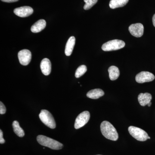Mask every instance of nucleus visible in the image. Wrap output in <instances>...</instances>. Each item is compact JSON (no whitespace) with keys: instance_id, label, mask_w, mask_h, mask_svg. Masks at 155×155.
<instances>
[{"instance_id":"f257e3e1","label":"nucleus","mask_w":155,"mask_h":155,"mask_svg":"<svg viewBox=\"0 0 155 155\" xmlns=\"http://www.w3.org/2000/svg\"><path fill=\"white\" fill-rule=\"evenodd\" d=\"M101 130L103 135L108 139L116 141L119 138L117 130L110 122L105 121L102 122Z\"/></svg>"},{"instance_id":"f03ea898","label":"nucleus","mask_w":155,"mask_h":155,"mask_svg":"<svg viewBox=\"0 0 155 155\" xmlns=\"http://www.w3.org/2000/svg\"><path fill=\"white\" fill-rule=\"evenodd\" d=\"M37 140L41 145L48 147L53 150H61L64 146L63 144L59 142L44 135L38 136Z\"/></svg>"},{"instance_id":"7ed1b4c3","label":"nucleus","mask_w":155,"mask_h":155,"mask_svg":"<svg viewBox=\"0 0 155 155\" xmlns=\"http://www.w3.org/2000/svg\"><path fill=\"white\" fill-rule=\"evenodd\" d=\"M39 116L41 122L48 127L51 129L55 128V121L52 114L48 111L45 110H41Z\"/></svg>"},{"instance_id":"20e7f679","label":"nucleus","mask_w":155,"mask_h":155,"mask_svg":"<svg viewBox=\"0 0 155 155\" xmlns=\"http://www.w3.org/2000/svg\"><path fill=\"white\" fill-rule=\"evenodd\" d=\"M125 42L120 40L115 39L108 41L102 46V49L105 51H116L125 46Z\"/></svg>"},{"instance_id":"39448f33","label":"nucleus","mask_w":155,"mask_h":155,"mask_svg":"<svg viewBox=\"0 0 155 155\" xmlns=\"http://www.w3.org/2000/svg\"><path fill=\"white\" fill-rule=\"evenodd\" d=\"M128 131L130 135L140 141H144L148 139L149 136L144 130L139 127L130 126L128 127Z\"/></svg>"},{"instance_id":"423d86ee","label":"nucleus","mask_w":155,"mask_h":155,"mask_svg":"<svg viewBox=\"0 0 155 155\" xmlns=\"http://www.w3.org/2000/svg\"><path fill=\"white\" fill-rule=\"evenodd\" d=\"M90 118V114L88 111H86L81 113L75 119L74 127L78 129L83 127L88 122Z\"/></svg>"},{"instance_id":"0eeeda50","label":"nucleus","mask_w":155,"mask_h":155,"mask_svg":"<svg viewBox=\"0 0 155 155\" xmlns=\"http://www.w3.org/2000/svg\"><path fill=\"white\" fill-rule=\"evenodd\" d=\"M18 57L20 64L23 66H27L31 61V52L28 50H22L18 53Z\"/></svg>"},{"instance_id":"6e6552de","label":"nucleus","mask_w":155,"mask_h":155,"mask_svg":"<svg viewBox=\"0 0 155 155\" xmlns=\"http://www.w3.org/2000/svg\"><path fill=\"white\" fill-rule=\"evenodd\" d=\"M155 76L153 73L149 72L143 71L137 75L135 77L136 81L139 83L153 81L155 79Z\"/></svg>"},{"instance_id":"1a4fd4ad","label":"nucleus","mask_w":155,"mask_h":155,"mask_svg":"<svg viewBox=\"0 0 155 155\" xmlns=\"http://www.w3.org/2000/svg\"><path fill=\"white\" fill-rule=\"evenodd\" d=\"M129 31L133 36L135 37H140L143 35L144 27L141 23L133 24L129 27Z\"/></svg>"},{"instance_id":"9d476101","label":"nucleus","mask_w":155,"mask_h":155,"mask_svg":"<svg viewBox=\"0 0 155 155\" xmlns=\"http://www.w3.org/2000/svg\"><path fill=\"white\" fill-rule=\"evenodd\" d=\"M33 9L29 6H23L14 9L15 14L20 17H26L30 16L33 13Z\"/></svg>"},{"instance_id":"9b49d317","label":"nucleus","mask_w":155,"mask_h":155,"mask_svg":"<svg viewBox=\"0 0 155 155\" xmlns=\"http://www.w3.org/2000/svg\"><path fill=\"white\" fill-rule=\"evenodd\" d=\"M41 69L43 74L45 75H48L51 70V61L48 58H45L42 60L40 64Z\"/></svg>"},{"instance_id":"f8f14e48","label":"nucleus","mask_w":155,"mask_h":155,"mask_svg":"<svg viewBox=\"0 0 155 155\" xmlns=\"http://www.w3.org/2000/svg\"><path fill=\"white\" fill-rule=\"evenodd\" d=\"M46 22L44 19H41L35 22L31 28V30L33 33H38L45 28Z\"/></svg>"},{"instance_id":"ddd939ff","label":"nucleus","mask_w":155,"mask_h":155,"mask_svg":"<svg viewBox=\"0 0 155 155\" xmlns=\"http://www.w3.org/2000/svg\"><path fill=\"white\" fill-rule=\"evenodd\" d=\"M152 99L151 94L148 93H140L138 96L139 103L143 107L147 105L150 102Z\"/></svg>"},{"instance_id":"4468645a","label":"nucleus","mask_w":155,"mask_h":155,"mask_svg":"<svg viewBox=\"0 0 155 155\" xmlns=\"http://www.w3.org/2000/svg\"><path fill=\"white\" fill-rule=\"evenodd\" d=\"M75 37L71 36L69 38L66 44L65 48V54L67 56L71 55L75 46Z\"/></svg>"},{"instance_id":"2eb2a0df","label":"nucleus","mask_w":155,"mask_h":155,"mask_svg":"<svg viewBox=\"0 0 155 155\" xmlns=\"http://www.w3.org/2000/svg\"><path fill=\"white\" fill-rule=\"evenodd\" d=\"M104 95V92L101 89H95L91 90L87 94V96L93 99H97Z\"/></svg>"},{"instance_id":"dca6fc26","label":"nucleus","mask_w":155,"mask_h":155,"mask_svg":"<svg viewBox=\"0 0 155 155\" xmlns=\"http://www.w3.org/2000/svg\"><path fill=\"white\" fill-rule=\"evenodd\" d=\"M109 77L111 80H116L119 78L120 75V72L118 67L116 66H111L108 69Z\"/></svg>"},{"instance_id":"f3484780","label":"nucleus","mask_w":155,"mask_h":155,"mask_svg":"<svg viewBox=\"0 0 155 155\" xmlns=\"http://www.w3.org/2000/svg\"><path fill=\"white\" fill-rule=\"evenodd\" d=\"M128 1L129 0H111L109 5L111 9L121 8L125 6Z\"/></svg>"},{"instance_id":"a211bd4d","label":"nucleus","mask_w":155,"mask_h":155,"mask_svg":"<svg viewBox=\"0 0 155 155\" xmlns=\"http://www.w3.org/2000/svg\"><path fill=\"white\" fill-rule=\"evenodd\" d=\"M14 133L19 137H23L25 135L24 130L20 127L19 123L17 121H14L12 124Z\"/></svg>"},{"instance_id":"6ab92c4d","label":"nucleus","mask_w":155,"mask_h":155,"mask_svg":"<svg viewBox=\"0 0 155 155\" xmlns=\"http://www.w3.org/2000/svg\"><path fill=\"white\" fill-rule=\"evenodd\" d=\"M87 68L85 65H81L77 68L75 73V77L77 78L81 77L86 72Z\"/></svg>"},{"instance_id":"aec40b11","label":"nucleus","mask_w":155,"mask_h":155,"mask_svg":"<svg viewBox=\"0 0 155 155\" xmlns=\"http://www.w3.org/2000/svg\"><path fill=\"white\" fill-rule=\"evenodd\" d=\"M84 1L85 2L84 9L85 10H88L96 4L98 0H84Z\"/></svg>"},{"instance_id":"412c9836","label":"nucleus","mask_w":155,"mask_h":155,"mask_svg":"<svg viewBox=\"0 0 155 155\" xmlns=\"http://www.w3.org/2000/svg\"><path fill=\"white\" fill-rule=\"evenodd\" d=\"M6 109L5 107L2 102H0V114H5Z\"/></svg>"},{"instance_id":"4be33fe9","label":"nucleus","mask_w":155,"mask_h":155,"mask_svg":"<svg viewBox=\"0 0 155 155\" xmlns=\"http://www.w3.org/2000/svg\"><path fill=\"white\" fill-rule=\"evenodd\" d=\"M3 134L2 130H0V143L1 144H3L5 142V140L3 138Z\"/></svg>"},{"instance_id":"5701e85b","label":"nucleus","mask_w":155,"mask_h":155,"mask_svg":"<svg viewBox=\"0 0 155 155\" xmlns=\"http://www.w3.org/2000/svg\"><path fill=\"white\" fill-rule=\"evenodd\" d=\"M1 1L3 2H5L12 3L18 2L19 0H1Z\"/></svg>"},{"instance_id":"b1692460","label":"nucleus","mask_w":155,"mask_h":155,"mask_svg":"<svg viewBox=\"0 0 155 155\" xmlns=\"http://www.w3.org/2000/svg\"><path fill=\"white\" fill-rule=\"evenodd\" d=\"M152 20L153 25L155 27V14L153 15V16Z\"/></svg>"},{"instance_id":"393cba45","label":"nucleus","mask_w":155,"mask_h":155,"mask_svg":"<svg viewBox=\"0 0 155 155\" xmlns=\"http://www.w3.org/2000/svg\"><path fill=\"white\" fill-rule=\"evenodd\" d=\"M152 103L151 102H150L148 104L147 106H148V107H150V106L151 105Z\"/></svg>"},{"instance_id":"a878e982","label":"nucleus","mask_w":155,"mask_h":155,"mask_svg":"<svg viewBox=\"0 0 155 155\" xmlns=\"http://www.w3.org/2000/svg\"><path fill=\"white\" fill-rule=\"evenodd\" d=\"M148 139H150V137H148Z\"/></svg>"},{"instance_id":"bb28decb","label":"nucleus","mask_w":155,"mask_h":155,"mask_svg":"<svg viewBox=\"0 0 155 155\" xmlns=\"http://www.w3.org/2000/svg\"></svg>"}]
</instances>
